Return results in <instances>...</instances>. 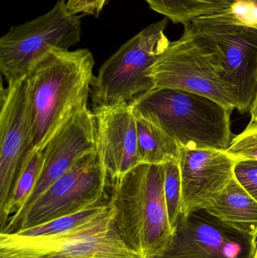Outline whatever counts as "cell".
Returning <instances> with one entry per match:
<instances>
[{
    "label": "cell",
    "mask_w": 257,
    "mask_h": 258,
    "mask_svg": "<svg viewBox=\"0 0 257 258\" xmlns=\"http://www.w3.org/2000/svg\"><path fill=\"white\" fill-rule=\"evenodd\" d=\"M95 65L86 48H52L29 71L26 93L33 142L28 154L43 150L74 116L87 108Z\"/></svg>",
    "instance_id": "6da1fadb"
},
{
    "label": "cell",
    "mask_w": 257,
    "mask_h": 258,
    "mask_svg": "<svg viewBox=\"0 0 257 258\" xmlns=\"http://www.w3.org/2000/svg\"><path fill=\"white\" fill-rule=\"evenodd\" d=\"M134 113L161 129L181 148L226 151L233 109L193 92L155 88L131 102Z\"/></svg>",
    "instance_id": "7a4b0ae2"
},
{
    "label": "cell",
    "mask_w": 257,
    "mask_h": 258,
    "mask_svg": "<svg viewBox=\"0 0 257 258\" xmlns=\"http://www.w3.org/2000/svg\"><path fill=\"white\" fill-rule=\"evenodd\" d=\"M164 178V165H140L110 185V206L116 227L140 258L156 257L173 236Z\"/></svg>",
    "instance_id": "3957f363"
},
{
    "label": "cell",
    "mask_w": 257,
    "mask_h": 258,
    "mask_svg": "<svg viewBox=\"0 0 257 258\" xmlns=\"http://www.w3.org/2000/svg\"><path fill=\"white\" fill-rule=\"evenodd\" d=\"M146 74L155 88L193 92L240 111L236 90L225 79L218 51L190 22L184 24L181 37L170 42Z\"/></svg>",
    "instance_id": "277c9868"
},
{
    "label": "cell",
    "mask_w": 257,
    "mask_h": 258,
    "mask_svg": "<svg viewBox=\"0 0 257 258\" xmlns=\"http://www.w3.org/2000/svg\"><path fill=\"white\" fill-rule=\"evenodd\" d=\"M168 21L164 18L148 26L104 62L92 84L95 108L131 103L155 89L146 73L170 44L164 33Z\"/></svg>",
    "instance_id": "5b68a950"
},
{
    "label": "cell",
    "mask_w": 257,
    "mask_h": 258,
    "mask_svg": "<svg viewBox=\"0 0 257 258\" xmlns=\"http://www.w3.org/2000/svg\"><path fill=\"white\" fill-rule=\"evenodd\" d=\"M0 258H140L121 236L110 207L65 233L24 236L0 233Z\"/></svg>",
    "instance_id": "8992f818"
},
{
    "label": "cell",
    "mask_w": 257,
    "mask_h": 258,
    "mask_svg": "<svg viewBox=\"0 0 257 258\" xmlns=\"http://www.w3.org/2000/svg\"><path fill=\"white\" fill-rule=\"evenodd\" d=\"M108 183L98 150L80 159L30 206L12 217L0 233H19L110 202Z\"/></svg>",
    "instance_id": "52a82bcc"
},
{
    "label": "cell",
    "mask_w": 257,
    "mask_h": 258,
    "mask_svg": "<svg viewBox=\"0 0 257 258\" xmlns=\"http://www.w3.org/2000/svg\"><path fill=\"white\" fill-rule=\"evenodd\" d=\"M81 20L65 0L32 21L11 27L0 39V71L6 83L24 79L52 48L69 49L79 42Z\"/></svg>",
    "instance_id": "ba28073f"
},
{
    "label": "cell",
    "mask_w": 257,
    "mask_h": 258,
    "mask_svg": "<svg viewBox=\"0 0 257 258\" xmlns=\"http://www.w3.org/2000/svg\"><path fill=\"white\" fill-rule=\"evenodd\" d=\"M190 23L218 51L225 79L236 90L239 112L250 113L257 89L256 29L221 21L211 15Z\"/></svg>",
    "instance_id": "9c48e42d"
},
{
    "label": "cell",
    "mask_w": 257,
    "mask_h": 258,
    "mask_svg": "<svg viewBox=\"0 0 257 258\" xmlns=\"http://www.w3.org/2000/svg\"><path fill=\"white\" fill-rule=\"evenodd\" d=\"M257 239L205 209L183 215L165 249L154 258H255Z\"/></svg>",
    "instance_id": "30bf717a"
},
{
    "label": "cell",
    "mask_w": 257,
    "mask_h": 258,
    "mask_svg": "<svg viewBox=\"0 0 257 258\" xmlns=\"http://www.w3.org/2000/svg\"><path fill=\"white\" fill-rule=\"evenodd\" d=\"M33 142V126L26 93L25 77L2 88L0 111V210Z\"/></svg>",
    "instance_id": "8fae6325"
},
{
    "label": "cell",
    "mask_w": 257,
    "mask_h": 258,
    "mask_svg": "<svg viewBox=\"0 0 257 258\" xmlns=\"http://www.w3.org/2000/svg\"><path fill=\"white\" fill-rule=\"evenodd\" d=\"M93 113L98 153L113 184L140 165L135 114L131 103L95 107Z\"/></svg>",
    "instance_id": "7c38bea8"
},
{
    "label": "cell",
    "mask_w": 257,
    "mask_h": 258,
    "mask_svg": "<svg viewBox=\"0 0 257 258\" xmlns=\"http://www.w3.org/2000/svg\"><path fill=\"white\" fill-rule=\"evenodd\" d=\"M235 162L223 150L181 148L183 215L205 209L233 178Z\"/></svg>",
    "instance_id": "4fadbf2b"
},
{
    "label": "cell",
    "mask_w": 257,
    "mask_h": 258,
    "mask_svg": "<svg viewBox=\"0 0 257 258\" xmlns=\"http://www.w3.org/2000/svg\"><path fill=\"white\" fill-rule=\"evenodd\" d=\"M98 150L95 115L87 107L74 116L42 150L43 164L40 176L21 211L33 203L80 159Z\"/></svg>",
    "instance_id": "5bb4252c"
},
{
    "label": "cell",
    "mask_w": 257,
    "mask_h": 258,
    "mask_svg": "<svg viewBox=\"0 0 257 258\" xmlns=\"http://www.w3.org/2000/svg\"><path fill=\"white\" fill-rule=\"evenodd\" d=\"M204 209L231 227L257 239V201L235 177Z\"/></svg>",
    "instance_id": "9a60e30c"
},
{
    "label": "cell",
    "mask_w": 257,
    "mask_h": 258,
    "mask_svg": "<svg viewBox=\"0 0 257 258\" xmlns=\"http://www.w3.org/2000/svg\"><path fill=\"white\" fill-rule=\"evenodd\" d=\"M135 117L140 165H164L179 160L181 147L172 138L141 116L135 114Z\"/></svg>",
    "instance_id": "2e32d148"
},
{
    "label": "cell",
    "mask_w": 257,
    "mask_h": 258,
    "mask_svg": "<svg viewBox=\"0 0 257 258\" xmlns=\"http://www.w3.org/2000/svg\"><path fill=\"white\" fill-rule=\"evenodd\" d=\"M43 164L42 150L30 153L24 159L10 197L6 206L0 210L1 230L12 217L21 212L34 190Z\"/></svg>",
    "instance_id": "e0dca14e"
},
{
    "label": "cell",
    "mask_w": 257,
    "mask_h": 258,
    "mask_svg": "<svg viewBox=\"0 0 257 258\" xmlns=\"http://www.w3.org/2000/svg\"><path fill=\"white\" fill-rule=\"evenodd\" d=\"M150 9L175 24H186L196 18L220 12L236 0H146Z\"/></svg>",
    "instance_id": "ac0fdd59"
},
{
    "label": "cell",
    "mask_w": 257,
    "mask_h": 258,
    "mask_svg": "<svg viewBox=\"0 0 257 258\" xmlns=\"http://www.w3.org/2000/svg\"><path fill=\"white\" fill-rule=\"evenodd\" d=\"M109 209L110 202L99 203L80 212L56 218L45 224L16 233L24 236H36L65 233L98 218L105 213Z\"/></svg>",
    "instance_id": "d6986e66"
},
{
    "label": "cell",
    "mask_w": 257,
    "mask_h": 258,
    "mask_svg": "<svg viewBox=\"0 0 257 258\" xmlns=\"http://www.w3.org/2000/svg\"><path fill=\"white\" fill-rule=\"evenodd\" d=\"M164 194L172 230L183 216L182 182L178 161L164 164Z\"/></svg>",
    "instance_id": "ffe728a7"
},
{
    "label": "cell",
    "mask_w": 257,
    "mask_h": 258,
    "mask_svg": "<svg viewBox=\"0 0 257 258\" xmlns=\"http://www.w3.org/2000/svg\"><path fill=\"white\" fill-rule=\"evenodd\" d=\"M226 153L235 160L257 161V120H250L246 128L232 140Z\"/></svg>",
    "instance_id": "44dd1931"
},
{
    "label": "cell",
    "mask_w": 257,
    "mask_h": 258,
    "mask_svg": "<svg viewBox=\"0 0 257 258\" xmlns=\"http://www.w3.org/2000/svg\"><path fill=\"white\" fill-rule=\"evenodd\" d=\"M234 177L257 201V161L250 159L236 160Z\"/></svg>",
    "instance_id": "7402d4cb"
},
{
    "label": "cell",
    "mask_w": 257,
    "mask_h": 258,
    "mask_svg": "<svg viewBox=\"0 0 257 258\" xmlns=\"http://www.w3.org/2000/svg\"><path fill=\"white\" fill-rule=\"evenodd\" d=\"M109 0H65L68 9L76 14H86L98 17Z\"/></svg>",
    "instance_id": "603a6c76"
},
{
    "label": "cell",
    "mask_w": 257,
    "mask_h": 258,
    "mask_svg": "<svg viewBox=\"0 0 257 258\" xmlns=\"http://www.w3.org/2000/svg\"><path fill=\"white\" fill-rule=\"evenodd\" d=\"M251 114V120H257V89L256 98H255L254 103H253V107L250 112Z\"/></svg>",
    "instance_id": "cb8c5ba5"
},
{
    "label": "cell",
    "mask_w": 257,
    "mask_h": 258,
    "mask_svg": "<svg viewBox=\"0 0 257 258\" xmlns=\"http://www.w3.org/2000/svg\"><path fill=\"white\" fill-rule=\"evenodd\" d=\"M255 258H257V248H256V255H255Z\"/></svg>",
    "instance_id": "d4e9b609"
}]
</instances>
